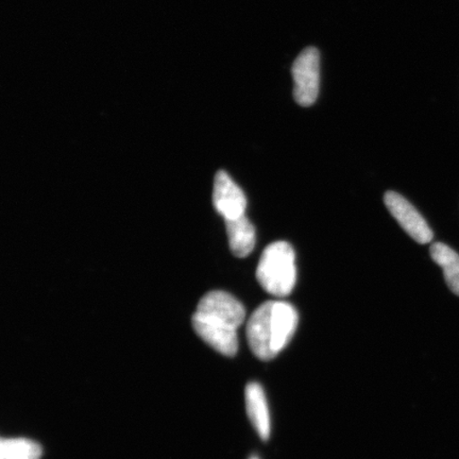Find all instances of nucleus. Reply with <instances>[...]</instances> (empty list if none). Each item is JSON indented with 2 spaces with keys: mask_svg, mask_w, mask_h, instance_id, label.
<instances>
[{
  "mask_svg": "<svg viewBox=\"0 0 459 459\" xmlns=\"http://www.w3.org/2000/svg\"><path fill=\"white\" fill-rule=\"evenodd\" d=\"M430 256L443 268L446 282L449 289L459 296V255L451 247L435 243L430 247Z\"/></svg>",
  "mask_w": 459,
  "mask_h": 459,
  "instance_id": "nucleus-9",
  "label": "nucleus"
},
{
  "mask_svg": "<svg viewBox=\"0 0 459 459\" xmlns=\"http://www.w3.org/2000/svg\"><path fill=\"white\" fill-rule=\"evenodd\" d=\"M256 279L269 295L290 296L297 281L296 254L292 246L287 242L268 245L258 262Z\"/></svg>",
  "mask_w": 459,
  "mask_h": 459,
  "instance_id": "nucleus-3",
  "label": "nucleus"
},
{
  "mask_svg": "<svg viewBox=\"0 0 459 459\" xmlns=\"http://www.w3.org/2000/svg\"><path fill=\"white\" fill-rule=\"evenodd\" d=\"M242 303L227 291L213 290L201 298L192 319L196 334L225 357L238 351V331L244 324Z\"/></svg>",
  "mask_w": 459,
  "mask_h": 459,
  "instance_id": "nucleus-1",
  "label": "nucleus"
},
{
  "mask_svg": "<svg viewBox=\"0 0 459 459\" xmlns=\"http://www.w3.org/2000/svg\"><path fill=\"white\" fill-rule=\"evenodd\" d=\"M213 204L217 213L225 221L235 220L246 213L245 194L225 170L218 171L215 176Z\"/></svg>",
  "mask_w": 459,
  "mask_h": 459,
  "instance_id": "nucleus-6",
  "label": "nucleus"
},
{
  "mask_svg": "<svg viewBox=\"0 0 459 459\" xmlns=\"http://www.w3.org/2000/svg\"><path fill=\"white\" fill-rule=\"evenodd\" d=\"M226 228L230 249L239 258L248 256L255 246V228L246 215L227 220Z\"/></svg>",
  "mask_w": 459,
  "mask_h": 459,
  "instance_id": "nucleus-8",
  "label": "nucleus"
},
{
  "mask_svg": "<svg viewBox=\"0 0 459 459\" xmlns=\"http://www.w3.org/2000/svg\"><path fill=\"white\" fill-rule=\"evenodd\" d=\"M291 74L295 101L304 108L313 106L320 90L319 50L315 48L304 49L292 65Z\"/></svg>",
  "mask_w": 459,
  "mask_h": 459,
  "instance_id": "nucleus-4",
  "label": "nucleus"
},
{
  "mask_svg": "<svg viewBox=\"0 0 459 459\" xmlns=\"http://www.w3.org/2000/svg\"><path fill=\"white\" fill-rule=\"evenodd\" d=\"M246 407L252 426L262 440H268L272 432L271 414L265 392L260 384L252 382L246 387Z\"/></svg>",
  "mask_w": 459,
  "mask_h": 459,
  "instance_id": "nucleus-7",
  "label": "nucleus"
},
{
  "mask_svg": "<svg viewBox=\"0 0 459 459\" xmlns=\"http://www.w3.org/2000/svg\"><path fill=\"white\" fill-rule=\"evenodd\" d=\"M299 315L290 303L267 301L258 307L247 324L251 351L261 360H272L295 335Z\"/></svg>",
  "mask_w": 459,
  "mask_h": 459,
  "instance_id": "nucleus-2",
  "label": "nucleus"
},
{
  "mask_svg": "<svg viewBox=\"0 0 459 459\" xmlns=\"http://www.w3.org/2000/svg\"><path fill=\"white\" fill-rule=\"evenodd\" d=\"M42 446L27 438H3L0 441V459H39Z\"/></svg>",
  "mask_w": 459,
  "mask_h": 459,
  "instance_id": "nucleus-10",
  "label": "nucleus"
},
{
  "mask_svg": "<svg viewBox=\"0 0 459 459\" xmlns=\"http://www.w3.org/2000/svg\"><path fill=\"white\" fill-rule=\"evenodd\" d=\"M384 203L389 213L417 243L429 244L433 239L432 229L429 228L427 221L402 195L392 191L387 192L384 196Z\"/></svg>",
  "mask_w": 459,
  "mask_h": 459,
  "instance_id": "nucleus-5",
  "label": "nucleus"
},
{
  "mask_svg": "<svg viewBox=\"0 0 459 459\" xmlns=\"http://www.w3.org/2000/svg\"><path fill=\"white\" fill-rule=\"evenodd\" d=\"M250 459H258V458L254 456V457H251Z\"/></svg>",
  "mask_w": 459,
  "mask_h": 459,
  "instance_id": "nucleus-11",
  "label": "nucleus"
}]
</instances>
